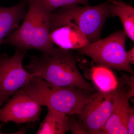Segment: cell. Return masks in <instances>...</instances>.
Wrapping results in <instances>:
<instances>
[{
  "mask_svg": "<svg viewBox=\"0 0 134 134\" xmlns=\"http://www.w3.org/2000/svg\"><path fill=\"white\" fill-rule=\"evenodd\" d=\"M29 9L23 23L2 42L18 50L36 49L43 55H50L58 48L50 41L51 15L53 12L41 0H28Z\"/></svg>",
  "mask_w": 134,
  "mask_h": 134,
  "instance_id": "obj_1",
  "label": "cell"
},
{
  "mask_svg": "<svg viewBox=\"0 0 134 134\" xmlns=\"http://www.w3.org/2000/svg\"><path fill=\"white\" fill-rule=\"evenodd\" d=\"M25 68L35 77L60 86L83 89L92 92L96 90L81 74L76 55L70 50L58 48L48 55L32 56Z\"/></svg>",
  "mask_w": 134,
  "mask_h": 134,
  "instance_id": "obj_2",
  "label": "cell"
},
{
  "mask_svg": "<svg viewBox=\"0 0 134 134\" xmlns=\"http://www.w3.org/2000/svg\"><path fill=\"white\" fill-rule=\"evenodd\" d=\"M22 89L41 106L68 115H80L93 92L70 86H57L33 77Z\"/></svg>",
  "mask_w": 134,
  "mask_h": 134,
  "instance_id": "obj_3",
  "label": "cell"
},
{
  "mask_svg": "<svg viewBox=\"0 0 134 134\" xmlns=\"http://www.w3.org/2000/svg\"><path fill=\"white\" fill-rule=\"evenodd\" d=\"M108 0L94 6L80 7L77 4L66 5L53 12L50 20V32L69 23L76 25L90 43L100 39L106 19L110 16Z\"/></svg>",
  "mask_w": 134,
  "mask_h": 134,
  "instance_id": "obj_4",
  "label": "cell"
},
{
  "mask_svg": "<svg viewBox=\"0 0 134 134\" xmlns=\"http://www.w3.org/2000/svg\"><path fill=\"white\" fill-rule=\"evenodd\" d=\"M126 37L124 30L119 31L77 50L98 65L125 71L133 75V70L126 58Z\"/></svg>",
  "mask_w": 134,
  "mask_h": 134,
  "instance_id": "obj_5",
  "label": "cell"
},
{
  "mask_svg": "<svg viewBox=\"0 0 134 134\" xmlns=\"http://www.w3.org/2000/svg\"><path fill=\"white\" fill-rule=\"evenodd\" d=\"M26 52L17 49L10 58L6 53L0 54V106L34 77L23 66Z\"/></svg>",
  "mask_w": 134,
  "mask_h": 134,
  "instance_id": "obj_6",
  "label": "cell"
},
{
  "mask_svg": "<svg viewBox=\"0 0 134 134\" xmlns=\"http://www.w3.org/2000/svg\"><path fill=\"white\" fill-rule=\"evenodd\" d=\"M119 85V84H118ZM109 92H93L79 115L80 122L90 134H101L112 109L117 89Z\"/></svg>",
  "mask_w": 134,
  "mask_h": 134,
  "instance_id": "obj_7",
  "label": "cell"
},
{
  "mask_svg": "<svg viewBox=\"0 0 134 134\" xmlns=\"http://www.w3.org/2000/svg\"><path fill=\"white\" fill-rule=\"evenodd\" d=\"M41 111V106L21 88L0 108V121L17 124L38 121Z\"/></svg>",
  "mask_w": 134,
  "mask_h": 134,
  "instance_id": "obj_8",
  "label": "cell"
},
{
  "mask_svg": "<svg viewBox=\"0 0 134 134\" xmlns=\"http://www.w3.org/2000/svg\"><path fill=\"white\" fill-rule=\"evenodd\" d=\"M126 77L127 75H123L118 80L111 112L101 134H127V123L131 107L129 103V88Z\"/></svg>",
  "mask_w": 134,
  "mask_h": 134,
  "instance_id": "obj_9",
  "label": "cell"
},
{
  "mask_svg": "<svg viewBox=\"0 0 134 134\" xmlns=\"http://www.w3.org/2000/svg\"><path fill=\"white\" fill-rule=\"evenodd\" d=\"M49 38L54 45L66 50H77L90 44L79 28L72 23L53 30L50 32Z\"/></svg>",
  "mask_w": 134,
  "mask_h": 134,
  "instance_id": "obj_10",
  "label": "cell"
},
{
  "mask_svg": "<svg viewBox=\"0 0 134 134\" xmlns=\"http://www.w3.org/2000/svg\"><path fill=\"white\" fill-rule=\"evenodd\" d=\"M28 3V0H21L13 7L0 6V46L2 44L3 40L18 27L20 21L24 18Z\"/></svg>",
  "mask_w": 134,
  "mask_h": 134,
  "instance_id": "obj_11",
  "label": "cell"
},
{
  "mask_svg": "<svg viewBox=\"0 0 134 134\" xmlns=\"http://www.w3.org/2000/svg\"><path fill=\"white\" fill-rule=\"evenodd\" d=\"M110 16H118L127 36L134 41V8L122 0H108Z\"/></svg>",
  "mask_w": 134,
  "mask_h": 134,
  "instance_id": "obj_12",
  "label": "cell"
},
{
  "mask_svg": "<svg viewBox=\"0 0 134 134\" xmlns=\"http://www.w3.org/2000/svg\"><path fill=\"white\" fill-rule=\"evenodd\" d=\"M68 130V115L48 108L47 114L36 133L64 134Z\"/></svg>",
  "mask_w": 134,
  "mask_h": 134,
  "instance_id": "obj_13",
  "label": "cell"
},
{
  "mask_svg": "<svg viewBox=\"0 0 134 134\" xmlns=\"http://www.w3.org/2000/svg\"><path fill=\"white\" fill-rule=\"evenodd\" d=\"M111 69L98 65L91 69V79L99 91L109 92L117 88L119 80Z\"/></svg>",
  "mask_w": 134,
  "mask_h": 134,
  "instance_id": "obj_14",
  "label": "cell"
},
{
  "mask_svg": "<svg viewBox=\"0 0 134 134\" xmlns=\"http://www.w3.org/2000/svg\"><path fill=\"white\" fill-rule=\"evenodd\" d=\"M50 9L54 11L58 8L73 4L88 6L89 0H41Z\"/></svg>",
  "mask_w": 134,
  "mask_h": 134,
  "instance_id": "obj_15",
  "label": "cell"
},
{
  "mask_svg": "<svg viewBox=\"0 0 134 134\" xmlns=\"http://www.w3.org/2000/svg\"><path fill=\"white\" fill-rule=\"evenodd\" d=\"M68 130L74 134H90L80 121H78L73 115H68Z\"/></svg>",
  "mask_w": 134,
  "mask_h": 134,
  "instance_id": "obj_16",
  "label": "cell"
},
{
  "mask_svg": "<svg viewBox=\"0 0 134 134\" xmlns=\"http://www.w3.org/2000/svg\"><path fill=\"white\" fill-rule=\"evenodd\" d=\"M127 134H134V109L131 107L127 123Z\"/></svg>",
  "mask_w": 134,
  "mask_h": 134,
  "instance_id": "obj_17",
  "label": "cell"
},
{
  "mask_svg": "<svg viewBox=\"0 0 134 134\" xmlns=\"http://www.w3.org/2000/svg\"><path fill=\"white\" fill-rule=\"evenodd\" d=\"M126 58L130 64H134V46L129 51H126Z\"/></svg>",
  "mask_w": 134,
  "mask_h": 134,
  "instance_id": "obj_18",
  "label": "cell"
},
{
  "mask_svg": "<svg viewBox=\"0 0 134 134\" xmlns=\"http://www.w3.org/2000/svg\"><path fill=\"white\" fill-rule=\"evenodd\" d=\"M3 134V133H2V132H1V131H0V134Z\"/></svg>",
  "mask_w": 134,
  "mask_h": 134,
  "instance_id": "obj_19",
  "label": "cell"
}]
</instances>
